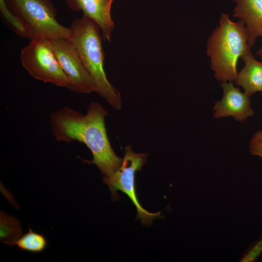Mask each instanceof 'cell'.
<instances>
[{"mask_svg":"<svg viewBox=\"0 0 262 262\" xmlns=\"http://www.w3.org/2000/svg\"><path fill=\"white\" fill-rule=\"evenodd\" d=\"M235 2L233 16L244 22L251 47L258 38L262 41V0H235Z\"/></svg>","mask_w":262,"mask_h":262,"instance_id":"10","label":"cell"},{"mask_svg":"<svg viewBox=\"0 0 262 262\" xmlns=\"http://www.w3.org/2000/svg\"><path fill=\"white\" fill-rule=\"evenodd\" d=\"M69 39L75 47L85 67L91 76L96 92L116 110L121 109L120 92L107 79L104 68V55L100 28L92 19L84 16L72 22Z\"/></svg>","mask_w":262,"mask_h":262,"instance_id":"3","label":"cell"},{"mask_svg":"<svg viewBox=\"0 0 262 262\" xmlns=\"http://www.w3.org/2000/svg\"><path fill=\"white\" fill-rule=\"evenodd\" d=\"M45 236L35 232L30 228L29 231L21 236L16 242L18 248L33 253L43 251L47 246Z\"/></svg>","mask_w":262,"mask_h":262,"instance_id":"13","label":"cell"},{"mask_svg":"<svg viewBox=\"0 0 262 262\" xmlns=\"http://www.w3.org/2000/svg\"><path fill=\"white\" fill-rule=\"evenodd\" d=\"M249 151L252 155L262 158V143L250 141Z\"/></svg>","mask_w":262,"mask_h":262,"instance_id":"15","label":"cell"},{"mask_svg":"<svg viewBox=\"0 0 262 262\" xmlns=\"http://www.w3.org/2000/svg\"><path fill=\"white\" fill-rule=\"evenodd\" d=\"M65 0V1H66V0Z\"/></svg>","mask_w":262,"mask_h":262,"instance_id":"18","label":"cell"},{"mask_svg":"<svg viewBox=\"0 0 262 262\" xmlns=\"http://www.w3.org/2000/svg\"><path fill=\"white\" fill-rule=\"evenodd\" d=\"M262 256V234L251 242L239 260L240 262H254Z\"/></svg>","mask_w":262,"mask_h":262,"instance_id":"14","label":"cell"},{"mask_svg":"<svg viewBox=\"0 0 262 262\" xmlns=\"http://www.w3.org/2000/svg\"><path fill=\"white\" fill-rule=\"evenodd\" d=\"M221 86L223 95L213 108V116L223 118L231 116L237 121L243 122L255 114L251 106L250 97L236 87L231 82H222Z\"/></svg>","mask_w":262,"mask_h":262,"instance_id":"8","label":"cell"},{"mask_svg":"<svg viewBox=\"0 0 262 262\" xmlns=\"http://www.w3.org/2000/svg\"><path fill=\"white\" fill-rule=\"evenodd\" d=\"M251 141L262 143V130L255 132L253 134Z\"/></svg>","mask_w":262,"mask_h":262,"instance_id":"16","label":"cell"},{"mask_svg":"<svg viewBox=\"0 0 262 262\" xmlns=\"http://www.w3.org/2000/svg\"><path fill=\"white\" fill-rule=\"evenodd\" d=\"M50 40L55 56L70 81L69 90L79 94L96 92L94 82L71 41L65 38Z\"/></svg>","mask_w":262,"mask_h":262,"instance_id":"7","label":"cell"},{"mask_svg":"<svg viewBox=\"0 0 262 262\" xmlns=\"http://www.w3.org/2000/svg\"><path fill=\"white\" fill-rule=\"evenodd\" d=\"M115 0H66L68 7L74 11H82L83 16L93 20L99 27L102 37L110 41L115 24L111 15Z\"/></svg>","mask_w":262,"mask_h":262,"instance_id":"9","label":"cell"},{"mask_svg":"<svg viewBox=\"0 0 262 262\" xmlns=\"http://www.w3.org/2000/svg\"><path fill=\"white\" fill-rule=\"evenodd\" d=\"M108 114L100 103L94 101L89 104L85 115L64 106L49 115L51 131L55 140L84 144L91 151L93 160L83 161L95 164L105 176L114 174L123 161L115 152L108 137L105 124Z\"/></svg>","mask_w":262,"mask_h":262,"instance_id":"1","label":"cell"},{"mask_svg":"<svg viewBox=\"0 0 262 262\" xmlns=\"http://www.w3.org/2000/svg\"><path fill=\"white\" fill-rule=\"evenodd\" d=\"M256 54L261 60H262V46H261L256 52Z\"/></svg>","mask_w":262,"mask_h":262,"instance_id":"17","label":"cell"},{"mask_svg":"<svg viewBox=\"0 0 262 262\" xmlns=\"http://www.w3.org/2000/svg\"><path fill=\"white\" fill-rule=\"evenodd\" d=\"M219 21L208 39L207 55L215 79L221 82H232L238 72L239 58L251 51L248 34L242 19L234 22L228 14L222 13Z\"/></svg>","mask_w":262,"mask_h":262,"instance_id":"2","label":"cell"},{"mask_svg":"<svg viewBox=\"0 0 262 262\" xmlns=\"http://www.w3.org/2000/svg\"><path fill=\"white\" fill-rule=\"evenodd\" d=\"M0 242L10 246L15 245L22 233L19 221L0 211Z\"/></svg>","mask_w":262,"mask_h":262,"instance_id":"12","label":"cell"},{"mask_svg":"<svg viewBox=\"0 0 262 262\" xmlns=\"http://www.w3.org/2000/svg\"><path fill=\"white\" fill-rule=\"evenodd\" d=\"M241 59L245 65L238 72L234 82L250 98L256 92H262V62L256 60L251 51Z\"/></svg>","mask_w":262,"mask_h":262,"instance_id":"11","label":"cell"},{"mask_svg":"<svg viewBox=\"0 0 262 262\" xmlns=\"http://www.w3.org/2000/svg\"><path fill=\"white\" fill-rule=\"evenodd\" d=\"M9 10L28 28L30 39H69L70 28L60 24L51 0H5Z\"/></svg>","mask_w":262,"mask_h":262,"instance_id":"4","label":"cell"},{"mask_svg":"<svg viewBox=\"0 0 262 262\" xmlns=\"http://www.w3.org/2000/svg\"><path fill=\"white\" fill-rule=\"evenodd\" d=\"M148 155L147 153H136L131 145L125 147V154L121 166L112 175L102 178L110 190L112 199L115 201L119 196L117 190L125 193L136 207L137 211L136 218L140 220L143 225H150L156 219L162 218L160 212L151 213L144 209L139 203L135 189V174L140 171L146 163Z\"/></svg>","mask_w":262,"mask_h":262,"instance_id":"6","label":"cell"},{"mask_svg":"<svg viewBox=\"0 0 262 262\" xmlns=\"http://www.w3.org/2000/svg\"><path fill=\"white\" fill-rule=\"evenodd\" d=\"M21 64L36 80L70 89V81L52 49L50 39H32L21 51Z\"/></svg>","mask_w":262,"mask_h":262,"instance_id":"5","label":"cell"}]
</instances>
